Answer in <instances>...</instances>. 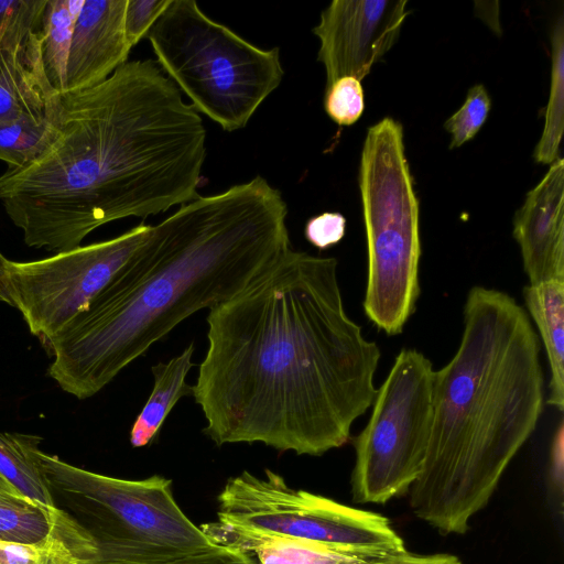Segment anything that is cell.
Masks as SVG:
<instances>
[{
	"mask_svg": "<svg viewBox=\"0 0 564 564\" xmlns=\"http://www.w3.org/2000/svg\"><path fill=\"white\" fill-rule=\"evenodd\" d=\"M406 0H335L325 8L313 33L326 86L341 77L361 80L397 42L409 13Z\"/></svg>",
	"mask_w": 564,
	"mask_h": 564,
	"instance_id": "11",
	"label": "cell"
},
{
	"mask_svg": "<svg viewBox=\"0 0 564 564\" xmlns=\"http://www.w3.org/2000/svg\"><path fill=\"white\" fill-rule=\"evenodd\" d=\"M0 494L21 496L1 475H0Z\"/></svg>",
	"mask_w": 564,
	"mask_h": 564,
	"instance_id": "31",
	"label": "cell"
},
{
	"mask_svg": "<svg viewBox=\"0 0 564 564\" xmlns=\"http://www.w3.org/2000/svg\"><path fill=\"white\" fill-rule=\"evenodd\" d=\"M359 187L368 252L364 311L379 330L394 336L415 312L422 249L403 129L392 118L368 129Z\"/></svg>",
	"mask_w": 564,
	"mask_h": 564,
	"instance_id": "6",
	"label": "cell"
},
{
	"mask_svg": "<svg viewBox=\"0 0 564 564\" xmlns=\"http://www.w3.org/2000/svg\"><path fill=\"white\" fill-rule=\"evenodd\" d=\"M64 511L50 509L22 496L0 494V541L37 544L57 528Z\"/></svg>",
	"mask_w": 564,
	"mask_h": 564,
	"instance_id": "21",
	"label": "cell"
},
{
	"mask_svg": "<svg viewBox=\"0 0 564 564\" xmlns=\"http://www.w3.org/2000/svg\"><path fill=\"white\" fill-rule=\"evenodd\" d=\"M42 438L0 432V475L24 498L56 508L36 451Z\"/></svg>",
	"mask_w": 564,
	"mask_h": 564,
	"instance_id": "18",
	"label": "cell"
},
{
	"mask_svg": "<svg viewBox=\"0 0 564 564\" xmlns=\"http://www.w3.org/2000/svg\"><path fill=\"white\" fill-rule=\"evenodd\" d=\"M541 341L508 293L473 286L453 358L435 371L425 463L409 489L413 513L444 534L467 531L544 406Z\"/></svg>",
	"mask_w": 564,
	"mask_h": 564,
	"instance_id": "4",
	"label": "cell"
},
{
	"mask_svg": "<svg viewBox=\"0 0 564 564\" xmlns=\"http://www.w3.org/2000/svg\"><path fill=\"white\" fill-rule=\"evenodd\" d=\"M345 229L346 219L341 214L326 212L307 220L304 236L311 245L325 250L343 239Z\"/></svg>",
	"mask_w": 564,
	"mask_h": 564,
	"instance_id": "28",
	"label": "cell"
},
{
	"mask_svg": "<svg viewBox=\"0 0 564 564\" xmlns=\"http://www.w3.org/2000/svg\"><path fill=\"white\" fill-rule=\"evenodd\" d=\"M491 101L485 86H473L462 107L449 117L444 128L451 133L449 149L459 148L473 139L485 123Z\"/></svg>",
	"mask_w": 564,
	"mask_h": 564,
	"instance_id": "23",
	"label": "cell"
},
{
	"mask_svg": "<svg viewBox=\"0 0 564 564\" xmlns=\"http://www.w3.org/2000/svg\"><path fill=\"white\" fill-rule=\"evenodd\" d=\"M9 260L0 252V301L13 306L8 281Z\"/></svg>",
	"mask_w": 564,
	"mask_h": 564,
	"instance_id": "30",
	"label": "cell"
},
{
	"mask_svg": "<svg viewBox=\"0 0 564 564\" xmlns=\"http://www.w3.org/2000/svg\"><path fill=\"white\" fill-rule=\"evenodd\" d=\"M82 564H130V563H106L98 561H87ZM140 564H256L254 561L243 552L220 544H215L208 549L183 554L180 556L162 560L158 562Z\"/></svg>",
	"mask_w": 564,
	"mask_h": 564,
	"instance_id": "27",
	"label": "cell"
},
{
	"mask_svg": "<svg viewBox=\"0 0 564 564\" xmlns=\"http://www.w3.org/2000/svg\"><path fill=\"white\" fill-rule=\"evenodd\" d=\"M84 0H47L43 15L42 63L51 86L66 90V69L75 20Z\"/></svg>",
	"mask_w": 564,
	"mask_h": 564,
	"instance_id": "20",
	"label": "cell"
},
{
	"mask_svg": "<svg viewBox=\"0 0 564 564\" xmlns=\"http://www.w3.org/2000/svg\"><path fill=\"white\" fill-rule=\"evenodd\" d=\"M59 115L61 105L54 110L25 113L0 124V160L14 169L40 156L58 137Z\"/></svg>",
	"mask_w": 564,
	"mask_h": 564,
	"instance_id": "19",
	"label": "cell"
},
{
	"mask_svg": "<svg viewBox=\"0 0 564 564\" xmlns=\"http://www.w3.org/2000/svg\"><path fill=\"white\" fill-rule=\"evenodd\" d=\"M42 43L41 28L0 46V124L59 107L61 94L51 86L43 67Z\"/></svg>",
	"mask_w": 564,
	"mask_h": 564,
	"instance_id": "15",
	"label": "cell"
},
{
	"mask_svg": "<svg viewBox=\"0 0 564 564\" xmlns=\"http://www.w3.org/2000/svg\"><path fill=\"white\" fill-rule=\"evenodd\" d=\"M337 264L290 248L209 310L192 395L216 445L322 456L349 441L373 403L381 351L347 315Z\"/></svg>",
	"mask_w": 564,
	"mask_h": 564,
	"instance_id": "1",
	"label": "cell"
},
{
	"mask_svg": "<svg viewBox=\"0 0 564 564\" xmlns=\"http://www.w3.org/2000/svg\"><path fill=\"white\" fill-rule=\"evenodd\" d=\"M527 313L535 323L550 366L546 403L564 409V280L529 284L523 289Z\"/></svg>",
	"mask_w": 564,
	"mask_h": 564,
	"instance_id": "16",
	"label": "cell"
},
{
	"mask_svg": "<svg viewBox=\"0 0 564 564\" xmlns=\"http://www.w3.org/2000/svg\"><path fill=\"white\" fill-rule=\"evenodd\" d=\"M171 0H127L124 33L131 48L148 35Z\"/></svg>",
	"mask_w": 564,
	"mask_h": 564,
	"instance_id": "26",
	"label": "cell"
},
{
	"mask_svg": "<svg viewBox=\"0 0 564 564\" xmlns=\"http://www.w3.org/2000/svg\"><path fill=\"white\" fill-rule=\"evenodd\" d=\"M193 354L194 345L191 344L167 362L152 366V392L130 431V443L133 447L149 445L156 437L176 402L183 397L192 395V386L185 382V378L194 366Z\"/></svg>",
	"mask_w": 564,
	"mask_h": 564,
	"instance_id": "17",
	"label": "cell"
},
{
	"mask_svg": "<svg viewBox=\"0 0 564 564\" xmlns=\"http://www.w3.org/2000/svg\"><path fill=\"white\" fill-rule=\"evenodd\" d=\"M435 371L414 348H403L377 390L370 419L354 438V500L384 503L420 476L430 442Z\"/></svg>",
	"mask_w": 564,
	"mask_h": 564,
	"instance_id": "8",
	"label": "cell"
},
{
	"mask_svg": "<svg viewBox=\"0 0 564 564\" xmlns=\"http://www.w3.org/2000/svg\"><path fill=\"white\" fill-rule=\"evenodd\" d=\"M217 499L221 523L347 549L406 551L386 517L293 489L270 469L263 478L248 471L229 478Z\"/></svg>",
	"mask_w": 564,
	"mask_h": 564,
	"instance_id": "9",
	"label": "cell"
},
{
	"mask_svg": "<svg viewBox=\"0 0 564 564\" xmlns=\"http://www.w3.org/2000/svg\"><path fill=\"white\" fill-rule=\"evenodd\" d=\"M151 226L141 223L112 239L41 260H9L10 295L31 334L44 345L84 311L144 241Z\"/></svg>",
	"mask_w": 564,
	"mask_h": 564,
	"instance_id": "10",
	"label": "cell"
},
{
	"mask_svg": "<svg viewBox=\"0 0 564 564\" xmlns=\"http://www.w3.org/2000/svg\"><path fill=\"white\" fill-rule=\"evenodd\" d=\"M127 0H84L73 29L65 93L95 87L127 63Z\"/></svg>",
	"mask_w": 564,
	"mask_h": 564,
	"instance_id": "13",
	"label": "cell"
},
{
	"mask_svg": "<svg viewBox=\"0 0 564 564\" xmlns=\"http://www.w3.org/2000/svg\"><path fill=\"white\" fill-rule=\"evenodd\" d=\"M147 37L192 107L227 132L245 128L284 75L279 47L251 44L194 0H171Z\"/></svg>",
	"mask_w": 564,
	"mask_h": 564,
	"instance_id": "5",
	"label": "cell"
},
{
	"mask_svg": "<svg viewBox=\"0 0 564 564\" xmlns=\"http://www.w3.org/2000/svg\"><path fill=\"white\" fill-rule=\"evenodd\" d=\"M47 0H0V46L8 41L39 30Z\"/></svg>",
	"mask_w": 564,
	"mask_h": 564,
	"instance_id": "25",
	"label": "cell"
},
{
	"mask_svg": "<svg viewBox=\"0 0 564 564\" xmlns=\"http://www.w3.org/2000/svg\"><path fill=\"white\" fill-rule=\"evenodd\" d=\"M365 107L361 83L352 77H341L326 86L324 108L339 126H351Z\"/></svg>",
	"mask_w": 564,
	"mask_h": 564,
	"instance_id": "24",
	"label": "cell"
},
{
	"mask_svg": "<svg viewBox=\"0 0 564 564\" xmlns=\"http://www.w3.org/2000/svg\"><path fill=\"white\" fill-rule=\"evenodd\" d=\"M51 489L75 499L106 563H150L208 549L215 543L177 505L172 481L153 475L120 479L75 467L36 451Z\"/></svg>",
	"mask_w": 564,
	"mask_h": 564,
	"instance_id": "7",
	"label": "cell"
},
{
	"mask_svg": "<svg viewBox=\"0 0 564 564\" xmlns=\"http://www.w3.org/2000/svg\"><path fill=\"white\" fill-rule=\"evenodd\" d=\"M200 528L215 543L243 552L256 564H371L392 555L347 549L219 521L203 524Z\"/></svg>",
	"mask_w": 564,
	"mask_h": 564,
	"instance_id": "14",
	"label": "cell"
},
{
	"mask_svg": "<svg viewBox=\"0 0 564 564\" xmlns=\"http://www.w3.org/2000/svg\"><path fill=\"white\" fill-rule=\"evenodd\" d=\"M552 69L550 95L542 135L535 147L538 163L551 164L558 158L564 127V23L561 17L552 36Z\"/></svg>",
	"mask_w": 564,
	"mask_h": 564,
	"instance_id": "22",
	"label": "cell"
},
{
	"mask_svg": "<svg viewBox=\"0 0 564 564\" xmlns=\"http://www.w3.org/2000/svg\"><path fill=\"white\" fill-rule=\"evenodd\" d=\"M371 564H462L460 561L453 555H415L408 551L389 555L382 560Z\"/></svg>",
	"mask_w": 564,
	"mask_h": 564,
	"instance_id": "29",
	"label": "cell"
},
{
	"mask_svg": "<svg viewBox=\"0 0 564 564\" xmlns=\"http://www.w3.org/2000/svg\"><path fill=\"white\" fill-rule=\"evenodd\" d=\"M61 101L56 140L0 175V200L29 247L67 251L102 225L196 197L206 130L155 62H127Z\"/></svg>",
	"mask_w": 564,
	"mask_h": 564,
	"instance_id": "2",
	"label": "cell"
},
{
	"mask_svg": "<svg viewBox=\"0 0 564 564\" xmlns=\"http://www.w3.org/2000/svg\"><path fill=\"white\" fill-rule=\"evenodd\" d=\"M529 284L564 280V162L557 158L513 218Z\"/></svg>",
	"mask_w": 564,
	"mask_h": 564,
	"instance_id": "12",
	"label": "cell"
},
{
	"mask_svg": "<svg viewBox=\"0 0 564 564\" xmlns=\"http://www.w3.org/2000/svg\"><path fill=\"white\" fill-rule=\"evenodd\" d=\"M288 206L262 176L196 196L163 221L44 346L67 393H98L177 324L235 297L290 247Z\"/></svg>",
	"mask_w": 564,
	"mask_h": 564,
	"instance_id": "3",
	"label": "cell"
}]
</instances>
